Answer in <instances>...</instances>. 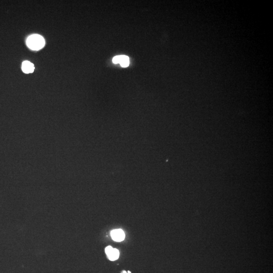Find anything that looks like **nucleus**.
Segmentation results:
<instances>
[{
    "mask_svg": "<svg viewBox=\"0 0 273 273\" xmlns=\"http://www.w3.org/2000/svg\"><path fill=\"white\" fill-rule=\"evenodd\" d=\"M26 44L30 49L37 51L44 47L45 41L41 36L38 34H33L27 38Z\"/></svg>",
    "mask_w": 273,
    "mask_h": 273,
    "instance_id": "1",
    "label": "nucleus"
},
{
    "mask_svg": "<svg viewBox=\"0 0 273 273\" xmlns=\"http://www.w3.org/2000/svg\"><path fill=\"white\" fill-rule=\"evenodd\" d=\"M111 236L112 239L116 242H121L125 239V233L121 229L113 230L111 232Z\"/></svg>",
    "mask_w": 273,
    "mask_h": 273,
    "instance_id": "2",
    "label": "nucleus"
},
{
    "mask_svg": "<svg viewBox=\"0 0 273 273\" xmlns=\"http://www.w3.org/2000/svg\"><path fill=\"white\" fill-rule=\"evenodd\" d=\"M34 66L32 63L30 62L26 61L22 63V70L26 73H29L34 72Z\"/></svg>",
    "mask_w": 273,
    "mask_h": 273,
    "instance_id": "3",
    "label": "nucleus"
},
{
    "mask_svg": "<svg viewBox=\"0 0 273 273\" xmlns=\"http://www.w3.org/2000/svg\"><path fill=\"white\" fill-rule=\"evenodd\" d=\"M120 252L117 249L113 248V249L107 254L108 257L111 261H114L118 259Z\"/></svg>",
    "mask_w": 273,
    "mask_h": 273,
    "instance_id": "4",
    "label": "nucleus"
},
{
    "mask_svg": "<svg viewBox=\"0 0 273 273\" xmlns=\"http://www.w3.org/2000/svg\"><path fill=\"white\" fill-rule=\"evenodd\" d=\"M120 65L122 67H125L128 66L130 63L129 58L127 56L125 55H120Z\"/></svg>",
    "mask_w": 273,
    "mask_h": 273,
    "instance_id": "5",
    "label": "nucleus"
},
{
    "mask_svg": "<svg viewBox=\"0 0 273 273\" xmlns=\"http://www.w3.org/2000/svg\"><path fill=\"white\" fill-rule=\"evenodd\" d=\"M120 56H117L114 57V58H113V60H112V61L114 63H119L120 62Z\"/></svg>",
    "mask_w": 273,
    "mask_h": 273,
    "instance_id": "6",
    "label": "nucleus"
},
{
    "mask_svg": "<svg viewBox=\"0 0 273 273\" xmlns=\"http://www.w3.org/2000/svg\"><path fill=\"white\" fill-rule=\"evenodd\" d=\"M112 249H113V248H112L111 246H107V247L105 248V252L106 253L107 255Z\"/></svg>",
    "mask_w": 273,
    "mask_h": 273,
    "instance_id": "7",
    "label": "nucleus"
},
{
    "mask_svg": "<svg viewBox=\"0 0 273 273\" xmlns=\"http://www.w3.org/2000/svg\"><path fill=\"white\" fill-rule=\"evenodd\" d=\"M127 273V272H126V271H123V273ZM128 273H130V271H128Z\"/></svg>",
    "mask_w": 273,
    "mask_h": 273,
    "instance_id": "8",
    "label": "nucleus"
}]
</instances>
